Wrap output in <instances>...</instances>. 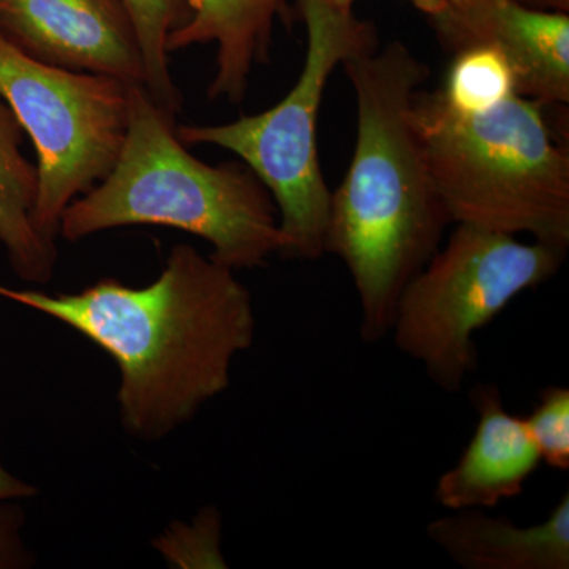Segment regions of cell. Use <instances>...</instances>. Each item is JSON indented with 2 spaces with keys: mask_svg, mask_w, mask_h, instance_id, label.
<instances>
[{
  "mask_svg": "<svg viewBox=\"0 0 569 569\" xmlns=\"http://www.w3.org/2000/svg\"><path fill=\"white\" fill-rule=\"evenodd\" d=\"M0 296L70 326L114 359L119 415L130 436L160 440L230 387L236 356L252 347V296L233 269L176 246L142 288L102 279L78 293L0 284Z\"/></svg>",
  "mask_w": 569,
  "mask_h": 569,
  "instance_id": "6da1fadb",
  "label": "cell"
},
{
  "mask_svg": "<svg viewBox=\"0 0 569 569\" xmlns=\"http://www.w3.org/2000/svg\"><path fill=\"white\" fill-rule=\"evenodd\" d=\"M355 89L358 129L346 179L331 192L325 253L342 260L358 293L359 336H389L408 282L440 249L449 219L433 189L415 122L427 67L406 44L342 63Z\"/></svg>",
  "mask_w": 569,
  "mask_h": 569,
  "instance_id": "7a4b0ae2",
  "label": "cell"
},
{
  "mask_svg": "<svg viewBox=\"0 0 569 569\" xmlns=\"http://www.w3.org/2000/svg\"><path fill=\"white\" fill-rule=\"evenodd\" d=\"M157 224L198 236L217 263L238 271L263 266L283 250L271 193L246 164H208L178 138L174 114L144 86L129 88V123L118 162L102 182L71 201L59 234L67 241Z\"/></svg>",
  "mask_w": 569,
  "mask_h": 569,
  "instance_id": "3957f363",
  "label": "cell"
},
{
  "mask_svg": "<svg viewBox=\"0 0 569 569\" xmlns=\"http://www.w3.org/2000/svg\"><path fill=\"white\" fill-rule=\"evenodd\" d=\"M421 92V91H419ZM417 93L415 122L449 222L569 246V157L542 104L515 96L481 112Z\"/></svg>",
  "mask_w": 569,
  "mask_h": 569,
  "instance_id": "277c9868",
  "label": "cell"
},
{
  "mask_svg": "<svg viewBox=\"0 0 569 569\" xmlns=\"http://www.w3.org/2000/svg\"><path fill=\"white\" fill-rule=\"evenodd\" d=\"M306 24L301 74L276 107L223 126L176 127L183 144L236 153L271 193L279 211L282 257L312 261L325 253L331 190L321 173L317 122L326 84L337 67L377 48L370 22L328 0H298Z\"/></svg>",
  "mask_w": 569,
  "mask_h": 569,
  "instance_id": "5b68a950",
  "label": "cell"
},
{
  "mask_svg": "<svg viewBox=\"0 0 569 569\" xmlns=\"http://www.w3.org/2000/svg\"><path fill=\"white\" fill-rule=\"evenodd\" d=\"M567 250L458 223L400 295L389 332L397 350L437 388L460 391L478 369L475 335L520 293L552 279Z\"/></svg>",
  "mask_w": 569,
  "mask_h": 569,
  "instance_id": "8992f818",
  "label": "cell"
},
{
  "mask_svg": "<svg viewBox=\"0 0 569 569\" xmlns=\"http://www.w3.org/2000/svg\"><path fill=\"white\" fill-rule=\"evenodd\" d=\"M132 84L32 58L0 32V97L37 151L33 223L56 242L71 201L102 182L121 153Z\"/></svg>",
  "mask_w": 569,
  "mask_h": 569,
  "instance_id": "52a82bcc",
  "label": "cell"
},
{
  "mask_svg": "<svg viewBox=\"0 0 569 569\" xmlns=\"http://www.w3.org/2000/svg\"><path fill=\"white\" fill-rule=\"evenodd\" d=\"M0 32L50 66L144 86L137 36L118 0H0Z\"/></svg>",
  "mask_w": 569,
  "mask_h": 569,
  "instance_id": "ba28073f",
  "label": "cell"
},
{
  "mask_svg": "<svg viewBox=\"0 0 569 569\" xmlns=\"http://www.w3.org/2000/svg\"><path fill=\"white\" fill-rule=\"evenodd\" d=\"M452 54L475 44L497 48L511 63L519 96L542 107L569 103V17L519 0H447L430 18Z\"/></svg>",
  "mask_w": 569,
  "mask_h": 569,
  "instance_id": "9c48e42d",
  "label": "cell"
},
{
  "mask_svg": "<svg viewBox=\"0 0 569 569\" xmlns=\"http://www.w3.org/2000/svg\"><path fill=\"white\" fill-rule=\"evenodd\" d=\"M478 426L458 463L438 478L433 498L448 511L496 508L520 496L541 458L526 419L509 413L500 388L481 383L471 389Z\"/></svg>",
  "mask_w": 569,
  "mask_h": 569,
  "instance_id": "30bf717a",
  "label": "cell"
},
{
  "mask_svg": "<svg viewBox=\"0 0 569 569\" xmlns=\"http://www.w3.org/2000/svg\"><path fill=\"white\" fill-rule=\"evenodd\" d=\"M427 538L466 569H568L569 493L530 527L482 509H460L427 526Z\"/></svg>",
  "mask_w": 569,
  "mask_h": 569,
  "instance_id": "8fae6325",
  "label": "cell"
},
{
  "mask_svg": "<svg viewBox=\"0 0 569 569\" xmlns=\"http://www.w3.org/2000/svg\"><path fill=\"white\" fill-rule=\"evenodd\" d=\"M189 18L168 39V52L192 44L217 47L211 99L244 100L254 63L268 61L276 18L284 0H186Z\"/></svg>",
  "mask_w": 569,
  "mask_h": 569,
  "instance_id": "7c38bea8",
  "label": "cell"
},
{
  "mask_svg": "<svg viewBox=\"0 0 569 569\" xmlns=\"http://www.w3.org/2000/svg\"><path fill=\"white\" fill-rule=\"evenodd\" d=\"M21 123L0 97V244L14 274L26 282L47 283L54 274L58 247L33 223L39 171L21 151Z\"/></svg>",
  "mask_w": 569,
  "mask_h": 569,
  "instance_id": "4fadbf2b",
  "label": "cell"
},
{
  "mask_svg": "<svg viewBox=\"0 0 569 569\" xmlns=\"http://www.w3.org/2000/svg\"><path fill=\"white\" fill-rule=\"evenodd\" d=\"M121 3L140 47L144 67V88L170 112L182 107L181 92L170 73V52L167 43L171 33L189 18L186 0H118Z\"/></svg>",
  "mask_w": 569,
  "mask_h": 569,
  "instance_id": "5bb4252c",
  "label": "cell"
},
{
  "mask_svg": "<svg viewBox=\"0 0 569 569\" xmlns=\"http://www.w3.org/2000/svg\"><path fill=\"white\" fill-rule=\"evenodd\" d=\"M451 110L481 112L518 93L511 63L497 48L475 44L455 52L443 86L437 89Z\"/></svg>",
  "mask_w": 569,
  "mask_h": 569,
  "instance_id": "9a60e30c",
  "label": "cell"
},
{
  "mask_svg": "<svg viewBox=\"0 0 569 569\" xmlns=\"http://www.w3.org/2000/svg\"><path fill=\"white\" fill-rule=\"evenodd\" d=\"M167 561L182 568H227L222 553V519L206 508L192 523H176L153 541Z\"/></svg>",
  "mask_w": 569,
  "mask_h": 569,
  "instance_id": "2e32d148",
  "label": "cell"
},
{
  "mask_svg": "<svg viewBox=\"0 0 569 569\" xmlns=\"http://www.w3.org/2000/svg\"><path fill=\"white\" fill-rule=\"evenodd\" d=\"M526 419L541 462L556 470H569V389L546 387Z\"/></svg>",
  "mask_w": 569,
  "mask_h": 569,
  "instance_id": "e0dca14e",
  "label": "cell"
},
{
  "mask_svg": "<svg viewBox=\"0 0 569 569\" xmlns=\"http://www.w3.org/2000/svg\"><path fill=\"white\" fill-rule=\"evenodd\" d=\"M24 516L20 508L10 501L0 503V569L28 568L32 565V553L22 541Z\"/></svg>",
  "mask_w": 569,
  "mask_h": 569,
  "instance_id": "ac0fdd59",
  "label": "cell"
},
{
  "mask_svg": "<svg viewBox=\"0 0 569 569\" xmlns=\"http://www.w3.org/2000/svg\"><path fill=\"white\" fill-rule=\"evenodd\" d=\"M36 493L37 489L32 485H28L22 479L14 477L0 463V503L21 500V498H31Z\"/></svg>",
  "mask_w": 569,
  "mask_h": 569,
  "instance_id": "d6986e66",
  "label": "cell"
},
{
  "mask_svg": "<svg viewBox=\"0 0 569 569\" xmlns=\"http://www.w3.org/2000/svg\"><path fill=\"white\" fill-rule=\"evenodd\" d=\"M328 2L342 9H353L355 0H328ZM410 2L430 18L437 17L447 6V0H410Z\"/></svg>",
  "mask_w": 569,
  "mask_h": 569,
  "instance_id": "ffe728a7",
  "label": "cell"
},
{
  "mask_svg": "<svg viewBox=\"0 0 569 569\" xmlns=\"http://www.w3.org/2000/svg\"><path fill=\"white\" fill-rule=\"evenodd\" d=\"M519 2L531 9L560 11V13H568L569 9V0H519Z\"/></svg>",
  "mask_w": 569,
  "mask_h": 569,
  "instance_id": "44dd1931",
  "label": "cell"
}]
</instances>
